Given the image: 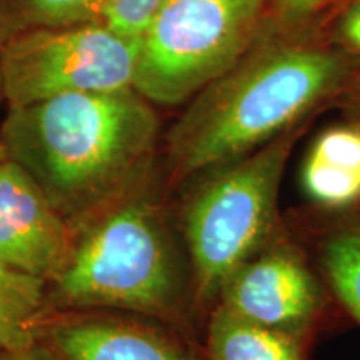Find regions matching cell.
<instances>
[{
  "instance_id": "obj_1",
  "label": "cell",
  "mask_w": 360,
  "mask_h": 360,
  "mask_svg": "<svg viewBox=\"0 0 360 360\" xmlns=\"http://www.w3.org/2000/svg\"><path fill=\"white\" fill-rule=\"evenodd\" d=\"M155 139L150 102L132 87L12 107L0 130L7 155L32 175L69 224L129 195Z\"/></svg>"
},
{
  "instance_id": "obj_2",
  "label": "cell",
  "mask_w": 360,
  "mask_h": 360,
  "mask_svg": "<svg viewBox=\"0 0 360 360\" xmlns=\"http://www.w3.org/2000/svg\"><path fill=\"white\" fill-rule=\"evenodd\" d=\"M347 74L344 58L289 47L236 64L202 90L169 135L172 177L233 162L292 129Z\"/></svg>"
},
{
  "instance_id": "obj_3",
  "label": "cell",
  "mask_w": 360,
  "mask_h": 360,
  "mask_svg": "<svg viewBox=\"0 0 360 360\" xmlns=\"http://www.w3.org/2000/svg\"><path fill=\"white\" fill-rule=\"evenodd\" d=\"M51 281L58 302L70 307L172 312L177 269L159 210L129 195L103 209Z\"/></svg>"
},
{
  "instance_id": "obj_4",
  "label": "cell",
  "mask_w": 360,
  "mask_h": 360,
  "mask_svg": "<svg viewBox=\"0 0 360 360\" xmlns=\"http://www.w3.org/2000/svg\"><path fill=\"white\" fill-rule=\"evenodd\" d=\"M294 137L287 130L260 150L222 165L192 197L184 232L200 300L219 297L232 274L276 233L278 188Z\"/></svg>"
},
{
  "instance_id": "obj_5",
  "label": "cell",
  "mask_w": 360,
  "mask_h": 360,
  "mask_svg": "<svg viewBox=\"0 0 360 360\" xmlns=\"http://www.w3.org/2000/svg\"><path fill=\"white\" fill-rule=\"evenodd\" d=\"M264 0H167L141 35L134 90L177 105L222 77L250 42Z\"/></svg>"
},
{
  "instance_id": "obj_6",
  "label": "cell",
  "mask_w": 360,
  "mask_h": 360,
  "mask_svg": "<svg viewBox=\"0 0 360 360\" xmlns=\"http://www.w3.org/2000/svg\"><path fill=\"white\" fill-rule=\"evenodd\" d=\"M139 47L141 39L124 37L103 22L13 32L0 52L8 109L64 94L130 89Z\"/></svg>"
},
{
  "instance_id": "obj_7",
  "label": "cell",
  "mask_w": 360,
  "mask_h": 360,
  "mask_svg": "<svg viewBox=\"0 0 360 360\" xmlns=\"http://www.w3.org/2000/svg\"><path fill=\"white\" fill-rule=\"evenodd\" d=\"M220 305L244 319L302 337L321 309V290L295 247L281 244L240 265L220 290Z\"/></svg>"
},
{
  "instance_id": "obj_8",
  "label": "cell",
  "mask_w": 360,
  "mask_h": 360,
  "mask_svg": "<svg viewBox=\"0 0 360 360\" xmlns=\"http://www.w3.org/2000/svg\"><path fill=\"white\" fill-rule=\"evenodd\" d=\"M72 244L69 222L32 175L7 155L0 164V264L51 281Z\"/></svg>"
},
{
  "instance_id": "obj_9",
  "label": "cell",
  "mask_w": 360,
  "mask_h": 360,
  "mask_svg": "<svg viewBox=\"0 0 360 360\" xmlns=\"http://www.w3.org/2000/svg\"><path fill=\"white\" fill-rule=\"evenodd\" d=\"M51 340L62 360H191L150 328L105 319L64 322Z\"/></svg>"
},
{
  "instance_id": "obj_10",
  "label": "cell",
  "mask_w": 360,
  "mask_h": 360,
  "mask_svg": "<svg viewBox=\"0 0 360 360\" xmlns=\"http://www.w3.org/2000/svg\"><path fill=\"white\" fill-rule=\"evenodd\" d=\"M304 192L317 205L345 209L360 200V127L335 125L315 139L302 167Z\"/></svg>"
},
{
  "instance_id": "obj_11",
  "label": "cell",
  "mask_w": 360,
  "mask_h": 360,
  "mask_svg": "<svg viewBox=\"0 0 360 360\" xmlns=\"http://www.w3.org/2000/svg\"><path fill=\"white\" fill-rule=\"evenodd\" d=\"M210 360H305L300 339L219 305L209 323Z\"/></svg>"
},
{
  "instance_id": "obj_12",
  "label": "cell",
  "mask_w": 360,
  "mask_h": 360,
  "mask_svg": "<svg viewBox=\"0 0 360 360\" xmlns=\"http://www.w3.org/2000/svg\"><path fill=\"white\" fill-rule=\"evenodd\" d=\"M47 278L0 264V349L34 345Z\"/></svg>"
},
{
  "instance_id": "obj_13",
  "label": "cell",
  "mask_w": 360,
  "mask_h": 360,
  "mask_svg": "<svg viewBox=\"0 0 360 360\" xmlns=\"http://www.w3.org/2000/svg\"><path fill=\"white\" fill-rule=\"evenodd\" d=\"M109 0H0V15L8 32L34 27H64L102 22Z\"/></svg>"
},
{
  "instance_id": "obj_14",
  "label": "cell",
  "mask_w": 360,
  "mask_h": 360,
  "mask_svg": "<svg viewBox=\"0 0 360 360\" xmlns=\"http://www.w3.org/2000/svg\"><path fill=\"white\" fill-rule=\"evenodd\" d=\"M322 265L339 300L360 323V225L328 233L322 242Z\"/></svg>"
},
{
  "instance_id": "obj_15",
  "label": "cell",
  "mask_w": 360,
  "mask_h": 360,
  "mask_svg": "<svg viewBox=\"0 0 360 360\" xmlns=\"http://www.w3.org/2000/svg\"><path fill=\"white\" fill-rule=\"evenodd\" d=\"M165 2L167 0H109L102 22L124 37L141 39L148 22Z\"/></svg>"
},
{
  "instance_id": "obj_16",
  "label": "cell",
  "mask_w": 360,
  "mask_h": 360,
  "mask_svg": "<svg viewBox=\"0 0 360 360\" xmlns=\"http://www.w3.org/2000/svg\"><path fill=\"white\" fill-rule=\"evenodd\" d=\"M342 34H344L345 42L360 52V2L355 4L345 15L342 22Z\"/></svg>"
},
{
  "instance_id": "obj_17",
  "label": "cell",
  "mask_w": 360,
  "mask_h": 360,
  "mask_svg": "<svg viewBox=\"0 0 360 360\" xmlns=\"http://www.w3.org/2000/svg\"><path fill=\"white\" fill-rule=\"evenodd\" d=\"M0 360H62L58 355H53L47 352L45 349H39L35 345H29V347L17 349V350H7V354Z\"/></svg>"
},
{
  "instance_id": "obj_18",
  "label": "cell",
  "mask_w": 360,
  "mask_h": 360,
  "mask_svg": "<svg viewBox=\"0 0 360 360\" xmlns=\"http://www.w3.org/2000/svg\"><path fill=\"white\" fill-rule=\"evenodd\" d=\"M327 0H277L278 7L292 17L305 15V13L322 7Z\"/></svg>"
},
{
  "instance_id": "obj_19",
  "label": "cell",
  "mask_w": 360,
  "mask_h": 360,
  "mask_svg": "<svg viewBox=\"0 0 360 360\" xmlns=\"http://www.w3.org/2000/svg\"><path fill=\"white\" fill-rule=\"evenodd\" d=\"M7 39H8V32L6 29V24H4V20H2V15H0V52H2V47H4V44L7 42Z\"/></svg>"
},
{
  "instance_id": "obj_20",
  "label": "cell",
  "mask_w": 360,
  "mask_h": 360,
  "mask_svg": "<svg viewBox=\"0 0 360 360\" xmlns=\"http://www.w3.org/2000/svg\"><path fill=\"white\" fill-rule=\"evenodd\" d=\"M4 159H7V152H6V148H4L2 142H0V164H2Z\"/></svg>"
},
{
  "instance_id": "obj_21",
  "label": "cell",
  "mask_w": 360,
  "mask_h": 360,
  "mask_svg": "<svg viewBox=\"0 0 360 360\" xmlns=\"http://www.w3.org/2000/svg\"><path fill=\"white\" fill-rule=\"evenodd\" d=\"M4 97V85H2V75H0V98Z\"/></svg>"
}]
</instances>
